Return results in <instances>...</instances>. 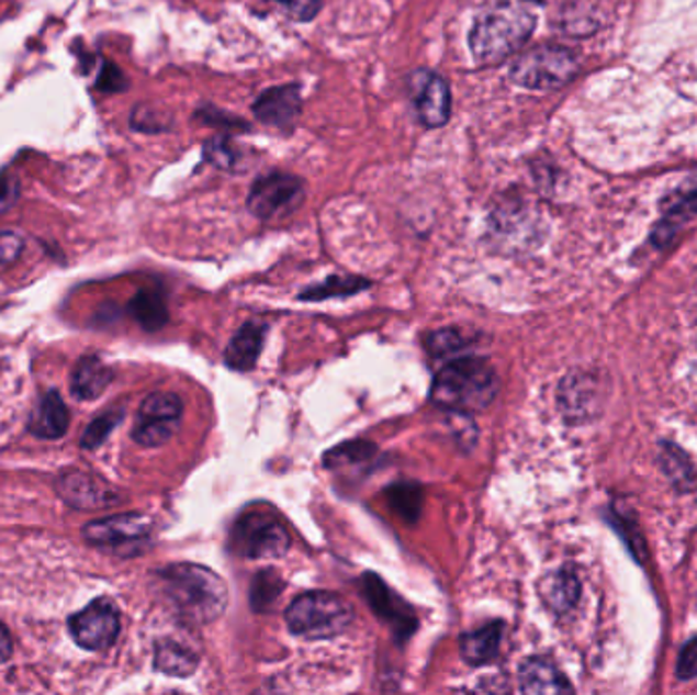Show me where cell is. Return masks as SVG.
Masks as SVG:
<instances>
[{
	"label": "cell",
	"mask_w": 697,
	"mask_h": 695,
	"mask_svg": "<svg viewBox=\"0 0 697 695\" xmlns=\"http://www.w3.org/2000/svg\"><path fill=\"white\" fill-rule=\"evenodd\" d=\"M537 29V11L530 2H502L475 16L470 29V49L480 66H498L518 54Z\"/></svg>",
	"instance_id": "6da1fadb"
},
{
	"label": "cell",
	"mask_w": 697,
	"mask_h": 695,
	"mask_svg": "<svg viewBox=\"0 0 697 695\" xmlns=\"http://www.w3.org/2000/svg\"><path fill=\"white\" fill-rule=\"evenodd\" d=\"M159 582L173 608L190 625H211L227 610L228 590L213 569L194 563H173L161 569Z\"/></svg>",
	"instance_id": "7a4b0ae2"
},
{
	"label": "cell",
	"mask_w": 697,
	"mask_h": 695,
	"mask_svg": "<svg viewBox=\"0 0 697 695\" xmlns=\"http://www.w3.org/2000/svg\"><path fill=\"white\" fill-rule=\"evenodd\" d=\"M496 369L482 357H457L435 375L430 402L442 411L470 414L487 408L498 396Z\"/></svg>",
	"instance_id": "3957f363"
},
{
	"label": "cell",
	"mask_w": 697,
	"mask_h": 695,
	"mask_svg": "<svg viewBox=\"0 0 697 695\" xmlns=\"http://www.w3.org/2000/svg\"><path fill=\"white\" fill-rule=\"evenodd\" d=\"M353 618L351 604L333 592H306L285 610V625L292 635L306 640L335 639L351 626Z\"/></svg>",
	"instance_id": "277c9868"
},
{
	"label": "cell",
	"mask_w": 697,
	"mask_h": 695,
	"mask_svg": "<svg viewBox=\"0 0 697 695\" xmlns=\"http://www.w3.org/2000/svg\"><path fill=\"white\" fill-rule=\"evenodd\" d=\"M580 71L573 52L561 45H539L514 57L510 80L528 90H557L570 85Z\"/></svg>",
	"instance_id": "5b68a950"
},
{
	"label": "cell",
	"mask_w": 697,
	"mask_h": 695,
	"mask_svg": "<svg viewBox=\"0 0 697 695\" xmlns=\"http://www.w3.org/2000/svg\"><path fill=\"white\" fill-rule=\"evenodd\" d=\"M228 547L245 559H278L290 549V533L271 514L247 512L231 528Z\"/></svg>",
	"instance_id": "8992f818"
},
{
	"label": "cell",
	"mask_w": 697,
	"mask_h": 695,
	"mask_svg": "<svg viewBox=\"0 0 697 695\" xmlns=\"http://www.w3.org/2000/svg\"><path fill=\"white\" fill-rule=\"evenodd\" d=\"M306 194L304 180L288 171H271L259 176L249 194L247 209L259 221H271L294 213Z\"/></svg>",
	"instance_id": "52a82bcc"
},
{
	"label": "cell",
	"mask_w": 697,
	"mask_h": 695,
	"mask_svg": "<svg viewBox=\"0 0 697 695\" xmlns=\"http://www.w3.org/2000/svg\"><path fill=\"white\" fill-rule=\"evenodd\" d=\"M151 535V520L145 514H119L86 525L85 537L90 545L111 549L114 553L135 554Z\"/></svg>",
	"instance_id": "ba28073f"
},
{
	"label": "cell",
	"mask_w": 697,
	"mask_h": 695,
	"mask_svg": "<svg viewBox=\"0 0 697 695\" xmlns=\"http://www.w3.org/2000/svg\"><path fill=\"white\" fill-rule=\"evenodd\" d=\"M71 639L88 651H102L113 647L121 630L119 608L109 597L90 602L85 610L76 612L68 623Z\"/></svg>",
	"instance_id": "9c48e42d"
},
{
	"label": "cell",
	"mask_w": 697,
	"mask_h": 695,
	"mask_svg": "<svg viewBox=\"0 0 697 695\" xmlns=\"http://www.w3.org/2000/svg\"><path fill=\"white\" fill-rule=\"evenodd\" d=\"M408 92L420 125L445 127L451 119V86L437 71L420 68L408 76Z\"/></svg>",
	"instance_id": "30bf717a"
},
{
	"label": "cell",
	"mask_w": 697,
	"mask_h": 695,
	"mask_svg": "<svg viewBox=\"0 0 697 695\" xmlns=\"http://www.w3.org/2000/svg\"><path fill=\"white\" fill-rule=\"evenodd\" d=\"M359 583L363 596L370 602L371 610L378 614V618H382L385 625L392 628L400 642L408 639L418 626L413 608L398 594H394L375 573L361 575Z\"/></svg>",
	"instance_id": "8fae6325"
},
{
	"label": "cell",
	"mask_w": 697,
	"mask_h": 695,
	"mask_svg": "<svg viewBox=\"0 0 697 695\" xmlns=\"http://www.w3.org/2000/svg\"><path fill=\"white\" fill-rule=\"evenodd\" d=\"M559 411L571 425H584L596 418L602 408V383L585 371L570 373L557 392Z\"/></svg>",
	"instance_id": "7c38bea8"
},
{
	"label": "cell",
	"mask_w": 697,
	"mask_h": 695,
	"mask_svg": "<svg viewBox=\"0 0 697 695\" xmlns=\"http://www.w3.org/2000/svg\"><path fill=\"white\" fill-rule=\"evenodd\" d=\"M251 111L268 127L292 131L302 114V88L296 82L271 86L254 100Z\"/></svg>",
	"instance_id": "4fadbf2b"
},
{
	"label": "cell",
	"mask_w": 697,
	"mask_h": 695,
	"mask_svg": "<svg viewBox=\"0 0 697 695\" xmlns=\"http://www.w3.org/2000/svg\"><path fill=\"white\" fill-rule=\"evenodd\" d=\"M57 492L66 504L78 511H100L119 504L116 492L85 471H68L59 478Z\"/></svg>",
	"instance_id": "5bb4252c"
},
{
	"label": "cell",
	"mask_w": 697,
	"mask_h": 695,
	"mask_svg": "<svg viewBox=\"0 0 697 695\" xmlns=\"http://www.w3.org/2000/svg\"><path fill=\"white\" fill-rule=\"evenodd\" d=\"M518 683L525 694H571L573 685L551 659L530 657L518 669Z\"/></svg>",
	"instance_id": "9a60e30c"
},
{
	"label": "cell",
	"mask_w": 697,
	"mask_h": 695,
	"mask_svg": "<svg viewBox=\"0 0 697 695\" xmlns=\"http://www.w3.org/2000/svg\"><path fill=\"white\" fill-rule=\"evenodd\" d=\"M266 333L268 325L263 323H245L228 341L225 349V363L235 371H249L256 368L257 359L263 349L266 343Z\"/></svg>",
	"instance_id": "2e32d148"
},
{
	"label": "cell",
	"mask_w": 697,
	"mask_h": 695,
	"mask_svg": "<svg viewBox=\"0 0 697 695\" xmlns=\"http://www.w3.org/2000/svg\"><path fill=\"white\" fill-rule=\"evenodd\" d=\"M68 426H70L68 406L64 404V400L56 390L47 392L31 416V423H29L31 435L40 439H59L66 435Z\"/></svg>",
	"instance_id": "e0dca14e"
},
{
	"label": "cell",
	"mask_w": 697,
	"mask_h": 695,
	"mask_svg": "<svg viewBox=\"0 0 697 695\" xmlns=\"http://www.w3.org/2000/svg\"><path fill=\"white\" fill-rule=\"evenodd\" d=\"M113 380V369L97 355H86L71 373V394L78 400H97Z\"/></svg>",
	"instance_id": "ac0fdd59"
},
{
	"label": "cell",
	"mask_w": 697,
	"mask_h": 695,
	"mask_svg": "<svg viewBox=\"0 0 697 695\" xmlns=\"http://www.w3.org/2000/svg\"><path fill=\"white\" fill-rule=\"evenodd\" d=\"M504 623H490L461 637V657L473 668L487 665L498 657Z\"/></svg>",
	"instance_id": "d6986e66"
},
{
	"label": "cell",
	"mask_w": 697,
	"mask_h": 695,
	"mask_svg": "<svg viewBox=\"0 0 697 695\" xmlns=\"http://www.w3.org/2000/svg\"><path fill=\"white\" fill-rule=\"evenodd\" d=\"M542 596L551 610L555 614H570L582 596V583L577 573L571 568H563L551 573L544 585H542Z\"/></svg>",
	"instance_id": "ffe728a7"
},
{
	"label": "cell",
	"mask_w": 697,
	"mask_h": 695,
	"mask_svg": "<svg viewBox=\"0 0 697 695\" xmlns=\"http://www.w3.org/2000/svg\"><path fill=\"white\" fill-rule=\"evenodd\" d=\"M661 469L679 492L697 490V469L692 459L673 442H661Z\"/></svg>",
	"instance_id": "44dd1931"
},
{
	"label": "cell",
	"mask_w": 697,
	"mask_h": 695,
	"mask_svg": "<svg viewBox=\"0 0 697 695\" xmlns=\"http://www.w3.org/2000/svg\"><path fill=\"white\" fill-rule=\"evenodd\" d=\"M154 661H156L157 671L173 677H188L199 669V654L170 639L157 642Z\"/></svg>",
	"instance_id": "7402d4cb"
},
{
	"label": "cell",
	"mask_w": 697,
	"mask_h": 695,
	"mask_svg": "<svg viewBox=\"0 0 697 695\" xmlns=\"http://www.w3.org/2000/svg\"><path fill=\"white\" fill-rule=\"evenodd\" d=\"M370 282L359 276H328L321 284L308 285L300 300L306 302H323L328 299H342V296H353L357 292H363L370 288Z\"/></svg>",
	"instance_id": "603a6c76"
},
{
	"label": "cell",
	"mask_w": 697,
	"mask_h": 695,
	"mask_svg": "<svg viewBox=\"0 0 697 695\" xmlns=\"http://www.w3.org/2000/svg\"><path fill=\"white\" fill-rule=\"evenodd\" d=\"M128 311L145 330H157L168 323V306L156 290H142L131 300Z\"/></svg>",
	"instance_id": "cb8c5ba5"
},
{
	"label": "cell",
	"mask_w": 697,
	"mask_h": 695,
	"mask_svg": "<svg viewBox=\"0 0 697 695\" xmlns=\"http://www.w3.org/2000/svg\"><path fill=\"white\" fill-rule=\"evenodd\" d=\"M204 159L218 170L237 171L243 161V152L228 135H214L202 147Z\"/></svg>",
	"instance_id": "d4e9b609"
},
{
	"label": "cell",
	"mask_w": 697,
	"mask_h": 695,
	"mask_svg": "<svg viewBox=\"0 0 697 695\" xmlns=\"http://www.w3.org/2000/svg\"><path fill=\"white\" fill-rule=\"evenodd\" d=\"M284 580L276 571H271V569L259 571L254 578L251 592H249L251 608L256 612L270 610L271 606L278 602L280 594L284 592Z\"/></svg>",
	"instance_id": "484cf974"
},
{
	"label": "cell",
	"mask_w": 697,
	"mask_h": 695,
	"mask_svg": "<svg viewBox=\"0 0 697 695\" xmlns=\"http://www.w3.org/2000/svg\"><path fill=\"white\" fill-rule=\"evenodd\" d=\"M423 487L418 483L413 482H400L394 483L390 490H387V502L394 511L398 512V516H402L404 520H416L420 508H423Z\"/></svg>",
	"instance_id": "4316f807"
},
{
	"label": "cell",
	"mask_w": 697,
	"mask_h": 695,
	"mask_svg": "<svg viewBox=\"0 0 697 695\" xmlns=\"http://www.w3.org/2000/svg\"><path fill=\"white\" fill-rule=\"evenodd\" d=\"M184 412L182 397L173 392H154L143 400L137 418H161V421H180Z\"/></svg>",
	"instance_id": "83f0119b"
},
{
	"label": "cell",
	"mask_w": 697,
	"mask_h": 695,
	"mask_svg": "<svg viewBox=\"0 0 697 695\" xmlns=\"http://www.w3.org/2000/svg\"><path fill=\"white\" fill-rule=\"evenodd\" d=\"M180 421H161V418H137L133 428V439L142 447H161L176 435Z\"/></svg>",
	"instance_id": "f1b7e54d"
},
{
	"label": "cell",
	"mask_w": 697,
	"mask_h": 695,
	"mask_svg": "<svg viewBox=\"0 0 697 695\" xmlns=\"http://www.w3.org/2000/svg\"><path fill=\"white\" fill-rule=\"evenodd\" d=\"M375 455V445H371L368 440H351L339 445L335 449H330L325 455V466L328 468H342V466H357L363 463Z\"/></svg>",
	"instance_id": "f546056e"
},
{
	"label": "cell",
	"mask_w": 697,
	"mask_h": 695,
	"mask_svg": "<svg viewBox=\"0 0 697 695\" xmlns=\"http://www.w3.org/2000/svg\"><path fill=\"white\" fill-rule=\"evenodd\" d=\"M473 341H475V339L470 337L465 330L449 327L430 333L427 337V347L428 351L435 355V357H442V355L463 351V349H468Z\"/></svg>",
	"instance_id": "4dcf8cb0"
},
{
	"label": "cell",
	"mask_w": 697,
	"mask_h": 695,
	"mask_svg": "<svg viewBox=\"0 0 697 695\" xmlns=\"http://www.w3.org/2000/svg\"><path fill=\"white\" fill-rule=\"evenodd\" d=\"M661 209L665 213V221H687L692 216L697 214V186L694 188H679L675 192L667 194L663 202H661Z\"/></svg>",
	"instance_id": "1f68e13d"
},
{
	"label": "cell",
	"mask_w": 697,
	"mask_h": 695,
	"mask_svg": "<svg viewBox=\"0 0 697 695\" xmlns=\"http://www.w3.org/2000/svg\"><path fill=\"white\" fill-rule=\"evenodd\" d=\"M123 416H125L123 408L102 412L86 428L85 437H82V447L85 449H97V447H100L106 440V437L113 433L114 428L119 426V423L123 421Z\"/></svg>",
	"instance_id": "d6a6232c"
},
{
	"label": "cell",
	"mask_w": 697,
	"mask_h": 695,
	"mask_svg": "<svg viewBox=\"0 0 697 695\" xmlns=\"http://www.w3.org/2000/svg\"><path fill=\"white\" fill-rule=\"evenodd\" d=\"M196 119L200 123L209 125V127L218 128V131H249V123L241 121L237 114H228L221 109H216L213 104H206L196 111Z\"/></svg>",
	"instance_id": "836d02e7"
},
{
	"label": "cell",
	"mask_w": 697,
	"mask_h": 695,
	"mask_svg": "<svg viewBox=\"0 0 697 695\" xmlns=\"http://www.w3.org/2000/svg\"><path fill=\"white\" fill-rule=\"evenodd\" d=\"M270 2L278 4L292 21H300V23H311L323 9L321 0H270Z\"/></svg>",
	"instance_id": "e575fe53"
},
{
	"label": "cell",
	"mask_w": 697,
	"mask_h": 695,
	"mask_svg": "<svg viewBox=\"0 0 697 695\" xmlns=\"http://www.w3.org/2000/svg\"><path fill=\"white\" fill-rule=\"evenodd\" d=\"M697 677V637L685 642L677 659V680L692 682Z\"/></svg>",
	"instance_id": "d590c367"
},
{
	"label": "cell",
	"mask_w": 697,
	"mask_h": 695,
	"mask_svg": "<svg viewBox=\"0 0 697 695\" xmlns=\"http://www.w3.org/2000/svg\"><path fill=\"white\" fill-rule=\"evenodd\" d=\"M25 243L16 233H0V266H9L21 256Z\"/></svg>",
	"instance_id": "8d00e7d4"
},
{
	"label": "cell",
	"mask_w": 697,
	"mask_h": 695,
	"mask_svg": "<svg viewBox=\"0 0 697 695\" xmlns=\"http://www.w3.org/2000/svg\"><path fill=\"white\" fill-rule=\"evenodd\" d=\"M104 74L109 78H100V88H104V90H121L123 88V74L116 70L114 66H106Z\"/></svg>",
	"instance_id": "74e56055"
},
{
	"label": "cell",
	"mask_w": 697,
	"mask_h": 695,
	"mask_svg": "<svg viewBox=\"0 0 697 695\" xmlns=\"http://www.w3.org/2000/svg\"><path fill=\"white\" fill-rule=\"evenodd\" d=\"M13 654V639H11V632L7 630V626L0 623V665L7 663Z\"/></svg>",
	"instance_id": "f35d334b"
}]
</instances>
